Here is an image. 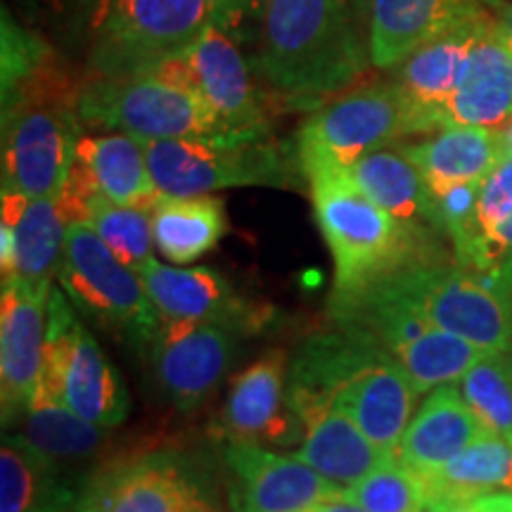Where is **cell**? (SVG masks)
Instances as JSON below:
<instances>
[{"label":"cell","mask_w":512,"mask_h":512,"mask_svg":"<svg viewBox=\"0 0 512 512\" xmlns=\"http://www.w3.org/2000/svg\"><path fill=\"white\" fill-rule=\"evenodd\" d=\"M413 133H430V126L392 79L358 86L313 110L299 126L292 150L302 176L309 178L320 171H347L368 152L399 145Z\"/></svg>","instance_id":"obj_4"},{"label":"cell","mask_w":512,"mask_h":512,"mask_svg":"<svg viewBox=\"0 0 512 512\" xmlns=\"http://www.w3.org/2000/svg\"><path fill=\"white\" fill-rule=\"evenodd\" d=\"M162 320H197L242 332H256L268 323L266 313L242 299L228 278L209 266H166L152 259L138 271Z\"/></svg>","instance_id":"obj_17"},{"label":"cell","mask_w":512,"mask_h":512,"mask_svg":"<svg viewBox=\"0 0 512 512\" xmlns=\"http://www.w3.org/2000/svg\"><path fill=\"white\" fill-rule=\"evenodd\" d=\"M479 278H482L496 294H501L505 302L512 306V259L505 261V264L501 268H496L494 273L479 275Z\"/></svg>","instance_id":"obj_40"},{"label":"cell","mask_w":512,"mask_h":512,"mask_svg":"<svg viewBox=\"0 0 512 512\" xmlns=\"http://www.w3.org/2000/svg\"><path fill=\"white\" fill-rule=\"evenodd\" d=\"M494 10V19L498 36L503 38V43L512 50V0H486Z\"/></svg>","instance_id":"obj_39"},{"label":"cell","mask_w":512,"mask_h":512,"mask_svg":"<svg viewBox=\"0 0 512 512\" xmlns=\"http://www.w3.org/2000/svg\"><path fill=\"white\" fill-rule=\"evenodd\" d=\"M3 223L12 228V238H15L12 271L3 280L53 285V278H57L62 264L69 228L53 197L27 200L17 192L3 190Z\"/></svg>","instance_id":"obj_25"},{"label":"cell","mask_w":512,"mask_h":512,"mask_svg":"<svg viewBox=\"0 0 512 512\" xmlns=\"http://www.w3.org/2000/svg\"><path fill=\"white\" fill-rule=\"evenodd\" d=\"M287 403L304 432L297 458L342 489L361 482L384 460H392L332 401L316 396H287Z\"/></svg>","instance_id":"obj_19"},{"label":"cell","mask_w":512,"mask_h":512,"mask_svg":"<svg viewBox=\"0 0 512 512\" xmlns=\"http://www.w3.org/2000/svg\"><path fill=\"white\" fill-rule=\"evenodd\" d=\"M460 392L486 430L512 444V351L486 354L460 380Z\"/></svg>","instance_id":"obj_34"},{"label":"cell","mask_w":512,"mask_h":512,"mask_svg":"<svg viewBox=\"0 0 512 512\" xmlns=\"http://www.w3.org/2000/svg\"><path fill=\"white\" fill-rule=\"evenodd\" d=\"M316 508L320 512H368V510H363L358 503L349 501V498L344 496V491H342V494H337L335 498H328V501L318 503Z\"/></svg>","instance_id":"obj_42"},{"label":"cell","mask_w":512,"mask_h":512,"mask_svg":"<svg viewBox=\"0 0 512 512\" xmlns=\"http://www.w3.org/2000/svg\"><path fill=\"white\" fill-rule=\"evenodd\" d=\"M76 155L91 169L107 200L147 211L162 200V192L150 174L143 140L126 133H83Z\"/></svg>","instance_id":"obj_28"},{"label":"cell","mask_w":512,"mask_h":512,"mask_svg":"<svg viewBox=\"0 0 512 512\" xmlns=\"http://www.w3.org/2000/svg\"><path fill=\"white\" fill-rule=\"evenodd\" d=\"M505 491H508V494H512V479H510V484H508V489H505Z\"/></svg>","instance_id":"obj_48"},{"label":"cell","mask_w":512,"mask_h":512,"mask_svg":"<svg viewBox=\"0 0 512 512\" xmlns=\"http://www.w3.org/2000/svg\"><path fill=\"white\" fill-rule=\"evenodd\" d=\"M302 512H320V510L316 508V505H313V508H306V510H302Z\"/></svg>","instance_id":"obj_47"},{"label":"cell","mask_w":512,"mask_h":512,"mask_svg":"<svg viewBox=\"0 0 512 512\" xmlns=\"http://www.w3.org/2000/svg\"><path fill=\"white\" fill-rule=\"evenodd\" d=\"M76 512H211L200 479L174 453L121 460L81 486Z\"/></svg>","instance_id":"obj_12"},{"label":"cell","mask_w":512,"mask_h":512,"mask_svg":"<svg viewBox=\"0 0 512 512\" xmlns=\"http://www.w3.org/2000/svg\"><path fill=\"white\" fill-rule=\"evenodd\" d=\"M482 0H373L368 50L377 69H394L432 38L482 12Z\"/></svg>","instance_id":"obj_20"},{"label":"cell","mask_w":512,"mask_h":512,"mask_svg":"<svg viewBox=\"0 0 512 512\" xmlns=\"http://www.w3.org/2000/svg\"><path fill=\"white\" fill-rule=\"evenodd\" d=\"M150 174L164 197H200L223 188H287L299 171L294 150L273 140H143Z\"/></svg>","instance_id":"obj_7"},{"label":"cell","mask_w":512,"mask_h":512,"mask_svg":"<svg viewBox=\"0 0 512 512\" xmlns=\"http://www.w3.org/2000/svg\"><path fill=\"white\" fill-rule=\"evenodd\" d=\"M223 460L233 512H302L344 491L297 456H280L259 444H228Z\"/></svg>","instance_id":"obj_16"},{"label":"cell","mask_w":512,"mask_h":512,"mask_svg":"<svg viewBox=\"0 0 512 512\" xmlns=\"http://www.w3.org/2000/svg\"><path fill=\"white\" fill-rule=\"evenodd\" d=\"M38 384L79 418L107 430L119 427L131 411L124 380L76 318L62 287L50 292L46 354Z\"/></svg>","instance_id":"obj_10"},{"label":"cell","mask_w":512,"mask_h":512,"mask_svg":"<svg viewBox=\"0 0 512 512\" xmlns=\"http://www.w3.org/2000/svg\"><path fill=\"white\" fill-rule=\"evenodd\" d=\"M430 512H482L475 501H456V503H439L432 505Z\"/></svg>","instance_id":"obj_43"},{"label":"cell","mask_w":512,"mask_h":512,"mask_svg":"<svg viewBox=\"0 0 512 512\" xmlns=\"http://www.w3.org/2000/svg\"><path fill=\"white\" fill-rule=\"evenodd\" d=\"M155 249L166 261L188 266L219 245L228 221L219 197H164L150 209Z\"/></svg>","instance_id":"obj_29"},{"label":"cell","mask_w":512,"mask_h":512,"mask_svg":"<svg viewBox=\"0 0 512 512\" xmlns=\"http://www.w3.org/2000/svg\"><path fill=\"white\" fill-rule=\"evenodd\" d=\"M147 351L166 399L190 413L216 392L233 366L235 332L197 320H162Z\"/></svg>","instance_id":"obj_13"},{"label":"cell","mask_w":512,"mask_h":512,"mask_svg":"<svg viewBox=\"0 0 512 512\" xmlns=\"http://www.w3.org/2000/svg\"><path fill=\"white\" fill-rule=\"evenodd\" d=\"M344 174L370 202L401 221L432 228L434 195L399 145L382 147L356 159ZM434 230V228H432Z\"/></svg>","instance_id":"obj_27"},{"label":"cell","mask_w":512,"mask_h":512,"mask_svg":"<svg viewBox=\"0 0 512 512\" xmlns=\"http://www.w3.org/2000/svg\"><path fill=\"white\" fill-rule=\"evenodd\" d=\"M17 437L41 456L62 463L93 456L107 441V427L79 418L38 384L34 401L22 418V434Z\"/></svg>","instance_id":"obj_31"},{"label":"cell","mask_w":512,"mask_h":512,"mask_svg":"<svg viewBox=\"0 0 512 512\" xmlns=\"http://www.w3.org/2000/svg\"><path fill=\"white\" fill-rule=\"evenodd\" d=\"M489 19L491 12H477L475 17L432 38L430 43H425L394 67V81L408 95L415 110L422 114L430 131L441 128V112L456 91L467 57Z\"/></svg>","instance_id":"obj_22"},{"label":"cell","mask_w":512,"mask_h":512,"mask_svg":"<svg viewBox=\"0 0 512 512\" xmlns=\"http://www.w3.org/2000/svg\"><path fill=\"white\" fill-rule=\"evenodd\" d=\"M211 22L209 0H105L95 12V76L150 74L185 55Z\"/></svg>","instance_id":"obj_9"},{"label":"cell","mask_w":512,"mask_h":512,"mask_svg":"<svg viewBox=\"0 0 512 512\" xmlns=\"http://www.w3.org/2000/svg\"><path fill=\"white\" fill-rule=\"evenodd\" d=\"M81 124L64 98H34L3 112V190L55 200L72 171Z\"/></svg>","instance_id":"obj_11"},{"label":"cell","mask_w":512,"mask_h":512,"mask_svg":"<svg viewBox=\"0 0 512 512\" xmlns=\"http://www.w3.org/2000/svg\"><path fill=\"white\" fill-rule=\"evenodd\" d=\"M266 0H209L211 24L228 36H240L247 29L259 27Z\"/></svg>","instance_id":"obj_38"},{"label":"cell","mask_w":512,"mask_h":512,"mask_svg":"<svg viewBox=\"0 0 512 512\" xmlns=\"http://www.w3.org/2000/svg\"><path fill=\"white\" fill-rule=\"evenodd\" d=\"M185 60L223 140L268 138V119L252 69L233 36L209 22L202 36L185 50Z\"/></svg>","instance_id":"obj_15"},{"label":"cell","mask_w":512,"mask_h":512,"mask_svg":"<svg viewBox=\"0 0 512 512\" xmlns=\"http://www.w3.org/2000/svg\"><path fill=\"white\" fill-rule=\"evenodd\" d=\"M76 486L48 460L8 434L0 448V512H76Z\"/></svg>","instance_id":"obj_26"},{"label":"cell","mask_w":512,"mask_h":512,"mask_svg":"<svg viewBox=\"0 0 512 512\" xmlns=\"http://www.w3.org/2000/svg\"><path fill=\"white\" fill-rule=\"evenodd\" d=\"M297 422L299 418L287 403V354L271 349L233 380L216 434L230 444H290L297 437Z\"/></svg>","instance_id":"obj_18"},{"label":"cell","mask_w":512,"mask_h":512,"mask_svg":"<svg viewBox=\"0 0 512 512\" xmlns=\"http://www.w3.org/2000/svg\"><path fill=\"white\" fill-rule=\"evenodd\" d=\"M74 107L83 124L138 140H223L202 95L159 74L95 76Z\"/></svg>","instance_id":"obj_8"},{"label":"cell","mask_w":512,"mask_h":512,"mask_svg":"<svg viewBox=\"0 0 512 512\" xmlns=\"http://www.w3.org/2000/svg\"><path fill=\"white\" fill-rule=\"evenodd\" d=\"M287 396L328 399L387 458H396L418 399L411 377L366 332L337 328L306 339L292 358Z\"/></svg>","instance_id":"obj_1"},{"label":"cell","mask_w":512,"mask_h":512,"mask_svg":"<svg viewBox=\"0 0 512 512\" xmlns=\"http://www.w3.org/2000/svg\"><path fill=\"white\" fill-rule=\"evenodd\" d=\"M88 226L100 235V240L110 247L121 264L133 271L150 264L155 259V235H152L150 211L140 207H126L100 195L95 200Z\"/></svg>","instance_id":"obj_33"},{"label":"cell","mask_w":512,"mask_h":512,"mask_svg":"<svg viewBox=\"0 0 512 512\" xmlns=\"http://www.w3.org/2000/svg\"><path fill=\"white\" fill-rule=\"evenodd\" d=\"M81 3L86 5V8H93L95 12H98V8H100L102 3H105V0H81Z\"/></svg>","instance_id":"obj_46"},{"label":"cell","mask_w":512,"mask_h":512,"mask_svg":"<svg viewBox=\"0 0 512 512\" xmlns=\"http://www.w3.org/2000/svg\"><path fill=\"white\" fill-rule=\"evenodd\" d=\"M53 285L3 280L0 297V408L15 427L29 411L46 354L48 302Z\"/></svg>","instance_id":"obj_14"},{"label":"cell","mask_w":512,"mask_h":512,"mask_svg":"<svg viewBox=\"0 0 512 512\" xmlns=\"http://www.w3.org/2000/svg\"><path fill=\"white\" fill-rule=\"evenodd\" d=\"M351 3H354L358 15L368 19V10H370V3H373V0H351Z\"/></svg>","instance_id":"obj_45"},{"label":"cell","mask_w":512,"mask_h":512,"mask_svg":"<svg viewBox=\"0 0 512 512\" xmlns=\"http://www.w3.org/2000/svg\"><path fill=\"white\" fill-rule=\"evenodd\" d=\"M512 121V50L486 22L472 48L456 91L441 112L444 126H477L501 131Z\"/></svg>","instance_id":"obj_21"},{"label":"cell","mask_w":512,"mask_h":512,"mask_svg":"<svg viewBox=\"0 0 512 512\" xmlns=\"http://www.w3.org/2000/svg\"><path fill=\"white\" fill-rule=\"evenodd\" d=\"M351 0H266L254 69L292 100H323L366 74L370 62Z\"/></svg>","instance_id":"obj_2"},{"label":"cell","mask_w":512,"mask_h":512,"mask_svg":"<svg viewBox=\"0 0 512 512\" xmlns=\"http://www.w3.org/2000/svg\"><path fill=\"white\" fill-rule=\"evenodd\" d=\"M512 214V155H503L498 159L494 169L486 174L479 185V195L475 204V214H472L467 228L460 233V238L451 242L453 252L460 256L472 242L484 238L496 226L508 219Z\"/></svg>","instance_id":"obj_36"},{"label":"cell","mask_w":512,"mask_h":512,"mask_svg":"<svg viewBox=\"0 0 512 512\" xmlns=\"http://www.w3.org/2000/svg\"><path fill=\"white\" fill-rule=\"evenodd\" d=\"M399 147L418 166L432 195L460 183H482L503 157L501 131L477 126H444Z\"/></svg>","instance_id":"obj_24"},{"label":"cell","mask_w":512,"mask_h":512,"mask_svg":"<svg viewBox=\"0 0 512 512\" xmlns=\"http://www.w3.org/2000/svg\"><path fill=\"white\" fill-rule=\"evenodd\" d=\"M358 294L403 306L434 328L463 337L489 354L512 351V306L477 273L460 266H413Z\"/></svg>","instance_id":"obj_5"},{"label":"cell","mask_w":512,"mask_h":512,"mask_svg":"<svg viewBox=\"0 0 512 512\" xmlns=\"http://www.w3.org/2000/svg\"><path fill=\"white\" fill-rule=\"evenodd\" d=\"M427 505L477 501L508 489L512 479V444L496 434H486L463 448L439 470L418 477Z\"/></svg>","instance_id":"obj_30"},{"label":"cell","mask_w":512,"mask_h":512,"mask_svg":"<svg viewBox=\"0 0 512 512\" xmlns=\"http://www.w3.org/2000/svg\"><path fill=\"white\" fill-rule=\"evenodd\" d=\"M344 496L368 512H425L427 508L420 479L399 458L384 460L361 482L347 486Z\"/></svg>","instance_id":"obj_35"},{"label":"cell","mask_w":512,"mask_h":512,"mask_svg":"<svg viewBox=\"0 0 512 512\" xmlns=\"http://www.w3.org/2000/svg\"><path fill=\"white\" fill-rule=\"evenodd\" d=\"M57 280L76 309L133 351L150 349L162 316L138 271L121 264L88 223L67 228Z\"/></svg>","instance_id":"obj_6"},{"label":"cell","mask_w":512,"mask_h":512,"mask_svg":"<svg viewBox=\"0 0 512 512\" xmlns=\"http://www.w3.org/2000/svg\"><path fill=\"white\" fill-rule=\"evenodd\" d=\"M501 140H503V155H512V121L501 128Z\"/></svg>","instance_id":"obj_44"},{"label":"cell","mask_w":512,"mask_h":512,"mask_svg":"<svg viewBox=\"0 0 512 512\" xmlns=\"http://www.w3.org/2000/svg\"><path fill=\"white\" fill-rule=\"evenodd\" d=\"M512 259V214L484 238L472 242L463 254L456 256L458 266L477 275H489Z\"/></svg>","instance_id":"obj_37"},{"label":"cell","mask_w":512,"mask_h":512,"mask_svg":"<svg viewBox=\"0 0 512 512\" xmlns=\"http://www.w3.org/2000/svg\"><path fill=\"white\" fill-rule=\"evenodd\" d=\"M489 351L475 347L467 339L430 325L411 342L401 344L394 358L411 377L418 396L430 394L444 384H456L477 366Z\"/></svg>","instance_id":"obj_32"},{"label":"cell","mask_w":512,"mask_h":512,"mask_svg":"<svg viewBox=\"0 0 512 512\" xmlns=\"http://www.w3.org/2000/svg\"><path fill=\"white\" fill-rule=\"evenodd\" d=\"M482 512H512V494H489L475 501Z\"/></svg>","instance_id":"obj_41"},{"label":"cell","mask_w":512,"mask_h":512,"mask_svg":"<svg viewBox=\"0 0 512 512\" xmlns=\"http://www.w3.org/2000/svg\"><path fill=\"white\" fill-rule=\"evenodd\" d=\"M491 434L465 401L456 384H444L430 392L420 411L408 422L399 453L401 460L415 477L439 470L453 456Z\"/></svg>","instance_id":"obj_23"},{"label":"cell","mask_w":512,"mask_h":512,"mask_svg":"<svg viewBox=\"0 0 512 512\" xmlns=\"http://www.w3.org/2000/svg\"><path fill=\"white\" fill-rule=\"evenodd\" d=\"M306 181L318 228L335 261L330 297H349L406 268L437 264L430 226L401 221L377 207L344 171H320Z\"/></svg>","instance_id":"obj_3"}]
</instances>
